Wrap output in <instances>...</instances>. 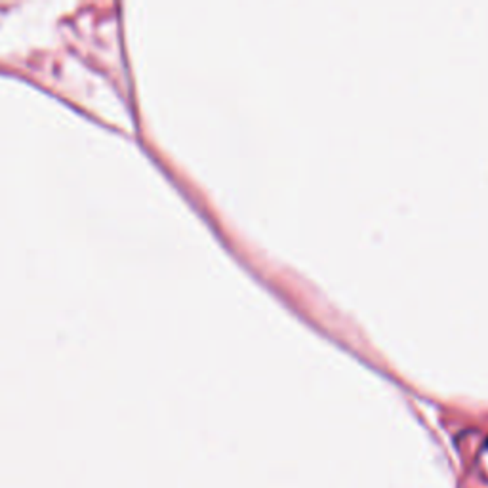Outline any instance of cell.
I'll return each instance as SVG.
<instances>
[{
  "label": "cell",
  "instance_id": "1",
  "mask_svg": "<svg viewBox=\"0 0 488 488\" xmlns=\"http://www.w3.org/2000/svg\"><path fill=\"white\" fill-rule=\"evenodd\" d=\"M477 465H479V475L488 481V439L483 442L481 451H479V458H477Z\"/></svg>",
  "mask_w": 488,
  "mask_h": 488
}]
</instances>
